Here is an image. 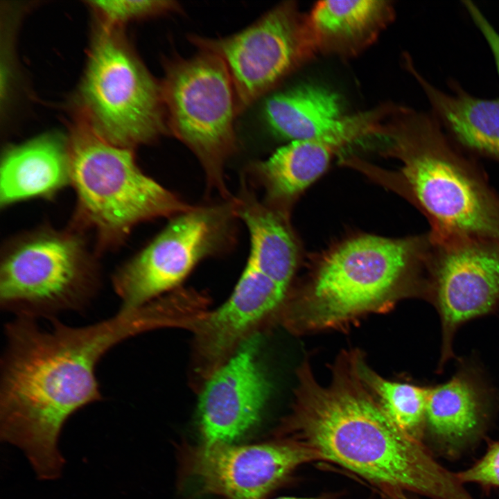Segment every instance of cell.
<instances>
[{"label": "cell", "instance_id": "cell-11", "mask_svg": "<svg viewBox=\"0 0 499 499\" xmlns=\"http://www.w3.org/2000/svg\"><path fill=\"white\" fill-rule=\"evenodd\" d=\"M430 240L427 299L441 323L439 374L455 357L460 327L499 308V241L469 236Z\"/></svg>", "mask_w": 499, "mask_h": 499}, {"label": "cell", "instance_id": "cell-22", "mask_svg": "<svg viewBox=\"0 0 499 499\" xmlns=\"http://www.w3.org/2000/svg\"><path fill=\"white\" fill-rule=\"evenodd\" d=\"M90 3L101 16L103 26L114 28L131 19L180 10L177 1L168 0H106Z\"/></svg>", "mask_w": 499, "mask_h": 499}, {"label": "cell", "instance_id": "cell-19", "mask_svg": "<svg viewBox=\"0 0 499 499\" xmlns=\"http://www.w3.org/2000/svg\"><path fill=\"white\" fill-rule=\"evenodd\" d=\"M234 200L237 217L250 236L247 264L288 289L299 261L288 216L259 200L245 177Z\"/></svg>", "mask_w": 499, "mask_h": 499}, {"label": "cell", "instance_id": "cell-21", "mask_svg": "<svg viewBox=\"0 0 499 499\" xmlns=\"http://www.w3.org/2000/svg\"><path fill=\"white\" fill-rule=\"evenodd\" d=\"M358 369L394 423L410 437L423 442L429 387L392 382L366 370L365 367H359Z\"/></svg>", "mask_w": 499, "mask_h": 499}, {"label": "cell", "instance_id": "cell-1", "mask_svg": "<svg viewBox=\"0 0 499 499\" xmlns=\"http://www.w3.org/2000/svg\"><path fill=\"white\" fill-rule=\"evenodd\" d=\"M158 327V315L150 306L121 308L114 315L83 326L54 319L48 330L24 317L6 324L1 438L24 452L39 479L60 477L64 460L58 440L64 424L102 399L96 376L99 360L121 342Z\"/></svg>", "mask_w": 499, "mask_h": 499}, {"label": "cell", "instance_id": "cell-3", "mask_svg": "<svg viewBox=\"0 0 499 499\" xmlns=\"http://www.w3.org/2000/svg\"><path fill=\"white\" fill-rule=\"evenodd\" d=\"M401 163L398 190L427 218L432 239L499 241V194L476 159L460 150L430 112L396 106L380 135Z\"/></svg>", "mask_w": 499, "mask_h": 499}, {"label": "cell", "instance_id": "cell-18", "mask_svg": "<svg viewBox=\"0 0 499 499\" xmlns=\"http://www.w3.org/2000/svg\"><path fill=\"white\" fill-rule=\"evenodd\" d=\"M394 12L389 1H321L307 20L317 53L353 57L377 40Z\"/></svg>", "mask_w": 499, "mask_h": 499}, {"label": "cell", "instance_id": "cell-14", "mask_svg": "<svg viewBox=\"0 0 499 499\" xmlns=\"http://www.w3.org/2000/svg\"><path fill=\"white\" fill-rule=\"evenodd\" d=\"M498 405V392L480 363L460 358L448 380L429 387L424 437L439 455L459 458L484 437Z\"/></svg>", "mask_w": 499, "mask_h": 499}, {"label": "cell", "instance_id": "cell-4", "mask_svg": "<svg viewBox=\"0 0 499 499\" xmlns=\"http://www.w3.org/2000/svg\"><path fill=\"white\" fill-rule=\"evenodd\" d=\"M68 143L77 197L71 227L93 231L99 250L121 245L140 223L171 218L193 207L143 173L132 149L110 143L85 118Z\"/></svg>", "mask_w": 499, "mask_h": 499}, {"label": "cell", "instance_id": "cell-23", "mask_svg": "<svg viewBox=\"0 0 499 499\" xmlns=\"http://www.w3.org/2000/svg\"><path fill=\"white\" fill-rule=\"evenodd\" d=\"M463 484H476L499 489V441H493L475 463L470 467L455 472Z\"/></svg>", "mask_w": 499, "mask_h": 499}, {"label": "cell", "instance_id": "cell-25", "mask_svg": "<svg viewBox=\"0 0 499 499\" xmlns=\"http://www.w3.org/2000/svg\"><path fill=\"white\" fill-rule=\"evenodd\" d=\"M275 499H333L331 497H329L327 496H320L318 497H313V498H297V497H281Z\"/></svg>", "mask_w": 499, "mask_h": 499}, {"label": "cell", "instance_id": "cell-15", "mask_svg": "<svg viewBox=\"0 0 499 499\" xmlns=\"http://www.w3.org/2000/svg\"><path fill=\"white\" fill-rule=\"evenodd\" d=\"M263 112L271 131L281 139H321L339 150L374 135L380 121L375 109L344 115L339 96L316 84H303L271 95Z\"/></svg>", "mask_w": 499, "mask_h": 499}, {"label": "cell", "instance_id": "cell-16", "mask_svg": "<svg viewBox=\"0 0 499 499\" xmlns=\"http://www.w3.org/2000/svg\"><path fill=\"white\" fill-rule=\"evenodd\" d=\"M405 66L417 81L430 105V112L450 139L463 152L499 163V97L480 98L467 91L453 78L450 92L426 80L409 55Z\"/></svg>", "mask_w": 499, "mask_h": 499}, {"label": "cell", "instance_id": "cell-13", "mask_svg": "<svg viewBox=\"0 0 499 499\" xmlns=\"http://www.w3.org/2000/svg\"><path fill=\"white\" fill-rule=\"evenodd\" d=\"M260 349L259 335H250L200 388L198 412L204 444H232L260 420L271 391Z\"/></svg>", "mask_w": 499, "mask_h": 499}, {"label": "cell", "instance_id": "cell-24", "mask_svg": "<svg viewBox=\"0 0 499 499\" xmlns=\"http://www.w3.org/2000/svg\"><path fill=\"white\" fill-rule=\"evenodd\" d=\"M462 4L491 52L499 79V33L474 2L464 0Z\"/></svg>", "mask_w": 499, "mask_h": 499}, {"label": "cell", "instance_id": "cell-27", "mask_svg": "<svg viewBox=\"0 0 499 499\" xmlns=\"http://www.w3.org/2000/svg\"><path fill=\"white\" fill-rule=\"evenodd\" d=\"M174 293H175V294H176V295H177V296L179 297V294H178V292H175ZM177 299H178V298H177ZM184 315V319H183V320H182V322H183L184 321V319H185V318H186V315Z\"/></svg>", "mask_w": 499, "mask_h": 499}, {"label": "cell", "instance_id": "cell-17", "mask_svg": "<svg viewBox=\"0 0 499 499\" xmlns=\"http://www.w3.org/2000/svg\"><path fill=\"white\" fill-rule=\"evenodd\" d=\"M0 166L1 207L50 199L71 184L69 143L55 135L10 146L2 155Z\"/></svg>", "mask_w": 499, "mask_h": 499}, {"label": "cell", "instance_id": "cell-12", "mask_svg": "<svg viewBox=\"0 0 499 499\" xmlns=\"http://www.w3.org/2000/svg\"><path fill=\"white\" fill-rule=\"evenodd\" d=\"M186 465L203 489L225 499H263L313 452L286 438L258 444H202L188 449Z\"/></svg>", "mask_w": 499, "mask_h": 499}, {"label": "cell", "instance_id": "cell-8", "mask_svg": "<svg viewBox=\"0 0 499 499\" xmlns=\"http://www.w3.org/2000/svg\"><path fill=\"white\" fill-rule=\"evenodd\" d=\"M81 95L85 118L114 145L132 149L168 132L160 83L114 28L94 39Z\"/></svg>", "mask_w": 499, "mask_h": 499}, {"label": "cell", "instance_id": "cell-26", "mask_svg": "<svg viewBox=\"0 0 499 499\" xmlns=\"http://www.w3.org/2000/svg\"><path fill=\"white\" fill-rule=\"evenodd\" d=\"M165 299H166L167 300H168V301L171 304V305H173V304H175V302H174L175 301H174L170 297H166V298H165ZM155 300H156V299H155ZM151 302H152V301H151ZM173 310H174V312H175L176 308H173ZM178 317H179V315L177 314V313H175V318H174V322H173V323H175V322L177 323V320H178Z\"/></svg>", "mask_w": 499, "mask_h": 499}, {"label": "cell", "instance_id": "cell-20", "mask_svg": "<svg viewBox=\"0 0 499 499\" xmlns=\"http://www.w3.org/2000/svg\"><path fill=\"white\" fill-rule=\"evenodd\" d=\"M339 150L321 139L289 141L269 157L249 166L252 179L264 191L267 204L289 216L297 198L328 168Z\"/></svg>", "mask_w": 499, "mask_h": 499}, {"label": "cell", "instance_id": "cell-5", "mask_svg": "<svg viewBox=\"0 0 499 499\" xmlns=\"http://www.w3.org/2000/svg\"><path fill=\"white\" fill-rule=\"evenodd\" d=\"M430 249L428 233L403 238L364 234L340 243L320 259L299 317L310 327H329L371 308L393 291L427 298Z\"/></svg>", "mask_w": 499, "mask_h": 499}, {"label": "cell", "instance_id": "cell-7", "mask_svg": "<svg viewBox=\"0 0 499 499\" xmlns=\"http://www.w3.org/2000/svg\"><path fill=\"white\" fill-rule=\"evenodd\" d=\"M160 83L168 132L200 161L210 191L234 198L226 185L225 167L236 150V94L229 73L215 54L200 51L189 58L165 62Z\"/></svg>", "mask_w": 499, "mask_h": 499}, {"label": "cell", "instance_id": "cell-6", "mask_svg": "<svg viewBox=\"0 0 499 499\" xmlns=\"http://www.w3.org/2000/svg\"><path fill=\"white\" fill-rule=\"evenodd\" d=\"M100 285L83 233L50 226L18 234L1 254L0 306L16 317L55 318L88 306Z\"/></svg>", "mask_w": 499, "mask_h": 499}, {"label": "cell", "instance_id": "cell-10", "mask_svg": "<svg viewBox=\"0 0 499 499\" xmlns=\"http://www.w3.org/2000/svg\"><path fill=\"white\" fill-rule=\"evenodd\" d=\"M200 51L224 62L231 77L238 114L317 53L307 15L295 2L274 7L248 27L231 35H190Z\"/></svg>", "mask_w": 499, "mask_h": 499}, {"label": "cell", "instance_id": "cell-2", "mask_svg": "<svg viewBox=\"0 0 499 499\" xmlns=\"http://www.w3.org/2000/svg\"><path fill=\"white\" fill-rule=\"evenodd\" d=\"M362 380L356 367L353 372L338 371L331 383L322 385L304 367L292 410L279 435L309 449L318 460L356 473L381 494L475 499L423 442L394 423Z\"/></svg>", "mask_w": 499, "mask_h": 499}, {"label": "cell", "instance_id": "cell-9", "mask_svg": "<svg viewBox=\"0 0 499 499\" xmlns=\"http://www.w3.org/2000/svg\"><path fill=\"white\" fill-rule=\"evenodd\" d=\"M234 198L193 206L173 216L147 245L119 267L112 284L121 308L150 303L178 287L201 261L230 250L238 220Z\"/></svg>", "mask_w": 499, "mask_h": 499}]
</instances>
